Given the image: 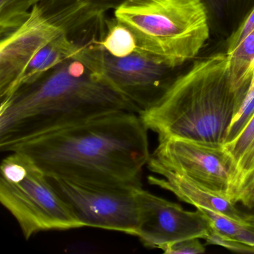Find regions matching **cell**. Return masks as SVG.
<instances>
[{
	"instance_id": "14",
	"label": "cell",
	"mask_w": 254,
	"mask_h": 254,
	"mask_svg": "<svg viewBox=\"0 0 254 254\" xmlns=\"http://www.w3.org/2000/svg\"><path fill=\"white\" fill-rule=\"evenodd\" d=\"M101 45L105 51L116 57H124L137 50L131 31L115 17L107 18L106 32Z\"/></svg>"
},
{
	"instance_id": "2",
	"label": "cell",
	"mask_w": 254,
	"mask_h": 254,
	"mask_svg": "<svg viewBox=\"0 0 254 254\" xmlns=\"http://www.w3.org/2000/svg\"><path fill=\"white\" fill-rule=\"evenodd\" d=\"M123 111L138 113L84 62L69 58L1 99L0 149L6 152L35 136Z\"/></svg>"
},
{
	"instance_id": "4",
	"label": "cell",
	"mask_w": 254,
	"mask_h": 254,
	"mask_svg": "<svg viewBox=\"0 0 254 254\" xmlns=\"http://www.w3.org/2000/svg\"><path fill=\"white\" fill-rule=\"evenodd\" d=\"M114 17L131 31L137 50L175 69L194 59L210 33L202 0H129Z\"/></svg>"
},
{
	"instance_id": "23",
	"label": "cell",
	"mask_w": 254,
	"mask_h": 254,
	"mask_svg": "<svg viewBox=\"0 0 254 254\" xmlns=\"http://www.w3.org/2000/svg\"><path fill=\"white\" fill-rule=\"evenodd\" d=\"M254 99V66H253V76L251 78V84H250L249 89H248V93H247L246 97H245V100H244L243 104H242L241 108L243 107L247 106L249 105L251 102ZM240 108V109H241Z\"/></svg>"
},
{
	"instance_id": "6",
	"label": "cell",
	"mask_w": 254,
	"mask_h": 254,
	"mask_svg": "<svg viewBox=\"0 0 254 254\" xmlns=\"http://www.w3.org/2000/svg\"><path fill=\"white\" fill-rule=\"evenodd\" d=\"M10 153L0 167V202L25 239L39 232L83 227L47 174L26 154Z\"/></svg>"
},
{
	"instance_id": "9",
	"label": "cell",
	"mask_w": 254,
	"mask_h": 254,
	"mask_svg": "<svg viewBox=\"0 0 254 254\" xmlns=\"http://www.w3.org/2000/svg\"><path fill=\"white\" fill-rule=\"evenodd\" d=\"M48 177L83 227L137 236L139 212L136 193L142 186L84 184Z\"/></svg>"
},
{
	"instance_id": "10",
	"label": "cell",
	"mask_w": 254,
	"mask_h": 254,
	"mask_svg": "<svg viewBox=\"0 0 254 254\" xmlns=\"http://www.w3.org/2000/svg\"><path fill=\"white\" fill-rule=\"evenodd\" d=\"M139 228L137 237L147 248L163 250L185 239L204 240L212 224L201 211L185 210L181 205L155 195L142 187L136 190Z\"/></svg>"
},
{
	"instance_id": "7",
	"label": "cell",
	"mask_w": 254,
	"mask_h": 254,
	"mask_svg": "<svg viewBox=\"0 0 254 254\" xmlns=\"http://www.w3.org/2000/svg\"><path fill=\"white\" fill-rule=\"evenodd\" d=\"M95 41L81 47L77 59L127 99L140 114L154 106L178 75L175 68L136 50L116 57Z\"/></svg>"
},
{
	"instance_id": "18",
	"label": "cell",
	"mask_w": 254,
	"mask_h": 254,
	"mask_svg": "<svg viewBox=\"0 0 254 254\" xmlns=\"http://www.w3.org/2000/svg\"><path fill=\"white\" fill-rule=\"evenodd\" d=\"M162 251L166 254H203L206 248L200 239L192 238L168 245Z\"/></svg>"
},
{
	"instance_id": "1",
	"label": "cell",
	"mask_w": 254,
	"mask_h": 254,
	"mask_svg": "<svg viewBox=\"0 0 254 254\" xmlns=\"http://www.w3.org/2000/svg\"><path fill=\"white\" fill-rule=\"evenodd\" d=\"M30 157L48 176L101 185L142 186L151 154L138 113L117 111L35 136L6 152Z\"/></svg>"
},
{
	"instance_id": "20",
	"label": "cell",
	"mask_w": 254,
	"mask_h": 254,
	"mask_svg": "<svg viewBox=\"0 0 254 254\" xmlns=\"http://www.w3.org/2000/svg\"><path fill=\"white\" fill-rule=\"evenodd\" d=\"M207 8L216 16H221L227 13V11L234 9L235 7L242 3L245 0H202Z\"/></svg>"
},
{
	"instance_id": "21",
	"label": "cell",
	"mask_w": 254,
	"mask_h": 254,
	"mask_svg": "<svg viewBox=\"0 0 254 254\" xmlns=\"http://www.w3.org/2000/svg\"><path fill=\"white\" fill-rule=\"evenodd\" d=\"M235 202L242 205L245 210L252 209L254 206V179L242 187Z\"/></svg>"
},
{
	"instance_id": "22",
	"label": "cell",
	"mask_w": 254,
	"mask_h": 254,
	"mask_svg": "<svg viewBox=\"0 0 254 254\" xmlns=\"http://www.w3.org/2000/svg\"><path fill=\"white\" fill-rule=\"evenodd\" d=\"M86 2L96 9L107 11L109 10H116L129 0H84Z\"/></svg>"
},
{
	"instance_id": "8",
	"label": "cell",
	"mask_w": 254,
	"mask_h": 254,
	"mask_svg": "<svg viewBox=\"0 0 254 254\" xmlns=\"http://www.w3.org/2000/svg\"><path fill=\"white\" fill-rule=\"evenodd\" d=\"M149 166L171 171L233 202L242 187L237 166L224 145L177 138L161 139L151 154L147 164Z\"/></svg>"
},
{
	"instance_id": "16",
	"label": "cell",
	"mask_w": 254,
	"mask_h": 254,
	"mask_svg": "<svg viewBox=\"0 0 254 254\" xmlns=\"http://www.w3.org/2000/svg\"><path fill=\"white\" fill-rule=\"evenodd\" d=\"M209 218L212 225L223 234L254 247V224L236 221L204 208H197Z\"/></svg>"
},
{
	"instance_id": "12",
	"label": "cell",
	"mask_w": 254,
	"mask_h": 254,
	"mask_svg": "<svg viewBox=\"0 0 254 254\" xmlns=\"http://www.w3.org/2000/svg\"><path fill=\"white\" fill-rule=\"evenodd\" d=\"M224 148L237 166L242 190L254 179V114L239 135L226 143Z\"/></svg>"
},
{
	"instance_id": "3",
	"label": "cell",
	"mask_w": 254,
	"mask_h": 254,
	"mask_svg": "<svg viewBox=\"0 0 254 254\" xmlns=\"http://www.w3.org/2000/svg\"><path fill=\"white\" fill-rule=\"evenodd\" d=\"M248 92L233 85L227 53H215L178 74L163 97L139 114L159 140L177 138L224 146Z\"/></svg>"
},
{
	"instance_id": "24",
	"label": "cell",
	"mask_w": 254,
	"mask_h": 254,
	"mask_svg": "<svg viewBox=\"0 0 254 254\" xmlns=\"http://www.w3.org/2000/svg\"><path fill=\"white\" fill-rule=\"evenodd\" d=\"M247 212H250V213L253 214V215H254V206L252 208V209H247Z\"/></svg>"
},
{
	"instance_id": "19",
	"label": "cell",
	"mask_w": 254,
	"mask_h": 254,
	"mask_svg": "<svg viewBox=\"0 0 254 254\" xmlns=\"http://www.w3.org/2000/svg\"><path fill=\"white\" fill-rule=\"evenodd\" d=\"M253 30H254V7L246 16L240 26L233 32L227 41V54L231 53L236 46Z\"/></svg>"
},
{
	"instance_id": "15",
	"label": "cell",
	"mask_w": 254,
	"mask_h": 254,
	"mask_svg": "<svg viewBox=\"0 0 254 254\" xmlns=\"http://www.w3.org/2000/svg\"><path fill=\"white\" fill-rule=\"evenodd\" d=\"M44 0H0V36L23 24L31 10Z\"/></svg>"
},
{
	"instance_id": "11",
	"label": "cell",
	"mask_w": 254,
	"mask_h": 254,
	"mask_svg": "<svg viewBox=\"0 0 254 254\" xmlns=\"http://www.w3.org/2000/svg\"><path fill=\"white\" fill-rule=\"evenodd\" d=\"M148 169L162 177L148 176L151 185L171 191L179 200L192 205L196 209L204 208L236 221L254 224V215L241 209L231 200L213 194L171 171L157 166H149Z\"/></svg>"
},
{
	"instance_id": "5",
	"label": "cell",
	"mask_w": 254,
	"mask_h": 254,
	"mask_svg": "<svg viewBox=\"0 0 254 254\" xmlns=\"http://www.w3.org/2000/svg\"><path fill=\"white\" fill-rule=\"evenodd\" d=\"M106 12L84 0H44L23 24L0 41V99L15 90L31 59L60 34L79 33L102 24Z\"/></svg>"
},
{
	"instance_id": "13",
	"label": "cell",
	"mask_w": 254,
	"mask_h": 254,
	"mask_svg": "<svg viewBox=\"0 0 254 254\" xmlns=\"http://www.w3.org/2000/svg\"><path fill=\"white\" fill-rule=\"evenodd\" d=\"M227 56L230 76L233 85L240 90H248L254 64V30L247 35Z\"/></svg>"
},
{
	"instance_id": "17",
	"label": "cell",
	"mask_w": 254,
	"mask_h": 254,
	"mask_svg": "<svg viewBox=\"0 0 254 254\" xmlns=\"http://www.w3.org/2000/svg\"><path fill=\"white\" fill-rule=\"evenodd\" d=\"M206 245H218L226 249L242 254H254V247L242 243L233 238L223 234L212 225L209 235L204 239Z\"/></svg>"
}]
</instances>
